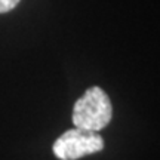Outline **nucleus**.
<instances>
[{"instance_id":"obj_3","label":"nucleus","mask_w":160,"mask_h":160,"mask_svg":"<svg viewBox=\"0 0 160 160\" xmlns=\"http://www.w3.org/2000/svg\"><path fill=\"white\" fill-rule=\"evenodd\" d=\"M19 2L21 0H0V13H6V12L12 11L13 8H17Z\"/></svg>"},{"instance_id":"obj_2","label":"nucleus","mask_w":160,"mask_h":160,"mask_svg":"<svg viewBox=\"0 0 160 160\" xmlns=\"http://www.w3.org/2000/svg\"><path fill=\"white\" fill-rule=\"evenodd\" d=\"M104 148V139L97 132L70 129L53 142L52 151L59 160H77Z\"/></svg>"},{"instance_id":"obj_1","label":"nucleus","mask_w":160,"mask_h":160,"mask_svg":"<svg viewBox=\"0 0 160 160\" xmlns=\"http://www.w3.org/2000/svg\"><path fill=\"white\" fill-rule=\"evenodd\" d=\"M113 107L110 98L99 86H93L77 99L73 108V123L77 129L97 132L110 123Z\"/></svg>"}]
</instances>
